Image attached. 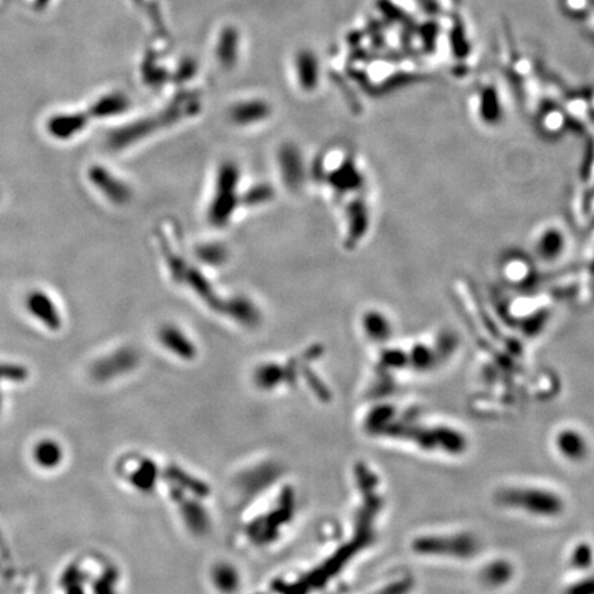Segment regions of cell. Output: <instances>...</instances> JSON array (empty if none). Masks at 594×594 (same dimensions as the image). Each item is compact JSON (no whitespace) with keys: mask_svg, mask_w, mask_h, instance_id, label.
Returning <instances> with one entry per match:
<instances>
[{"mask_svg":"<svg viewBox=\"0 0 594 594\" xmlns=\"http://www.w3.org/2000/svg\"><path fill=\"white\" fill-rule=\"evenodd\" d=\"M26 377H28V371L23 366L0 363V381L1 380L23 381ZM0 407H1V396H0Z\"/></svg>","mask_w":594,"mask_h":594,"instance_id":"cell-8","label":"cell"},{"mask_svg":"<svg viewBox=\"0 0 594 594\" xmlns=\"http://www.w3.org/2000/svg\"><path fill=\"white\" fill-rule=\"evenodd\" d=\"M89 179L113 202L122 204L125 199H128L126 197H128L129 191H128L126 186H124L122 182L116 179L111 173H109L102 166L91 168Z\"/></svg>","mask_w":594,"mask_h":594,"instance_id":"cell-6","label":"cell"},{"mask_svg":"<svg viewBox=\"0 0 594 594\" xmlns=\"http://www.w3.org/2000/svg\"><path fill=\"white\" fill-rule=\"evenodd\" d=\"M62 446L54 439H41L33 448V461L45 470L55 469L63 459Z\"/></svg>","mask_w":594,"mask_h":594,"instance_id":"cell-7","label":"cell"},{"mask_svg":"<svg viewBox=\"0 0 594 594\" xmlns=\"http://www.w3.org/2000/svg\"><path fill=\"white\" fill-rule=\"evenodd\" d=\"M26 308L34 318H37L51 330L59 329L62 323L59 311L47 293L41 290L30 292L26 298Z\"/></svg>","mask_w":594,"mask_h":594,"instance_id":"cell-5","label":"cell"},{"mask_svg":"<svg viewBox=\"0 0 594 594\" xmlns=\"http://www.w3.org/2000/svg\"><path fill=\"white\" fill-rule=\"evenodd\" d=\"M472 110L474 118L485 128L498 126L503 122V111L499 102V95L495 89H481L474 99L472 98Z\"/></svg>","mask_w":594,"mask_h":594,"instance_id":"cell-2","label":"cell"},{"mask_svg":"<svg viewBox=\"0 0 594 594\" xmlns=\"http://www.w3.org/2000/svg\"><path fill=\"white\" fill-rule=\"evenodd\" d=\"M571 252V235L558 220L539 223L529 235L528 254L539 268L561 267Z\"/></svg>","mask_w":594,"mask_h":594,"instance_id":"cell-1","label":"cell"},{"mask_svg":"<svg viewBox=\"0 0 594 594\" xmlns=\"http://www.w3.org/2000/svg\"><path fill=\"white\" fill-rule=\"evenodd\" d=\"M500 274L506 285L513 286H524L527 282L529 283L531 274L535 267H538L534 260L527 254L525 257L521 254H507L502 258Z\"/></svg>","mask_w":594,"mask_h":594,"instance_id":"cell-4","label":"cell"},{"mask_svg":"<svg viewBox=\"0 0 594 594\" xmlns=\"http://www.w3.org/2000/svg\"><path fill=\"white\" fill-rule=\"evenodd\" d=\"M360 322L366 336L375 342H386L395 334L393 316L381 308L367 309Z\"/></svg>","mask_w":594,"mask_h":594,"instance_id":"cell-3","label":"cell"}]
</instances>
